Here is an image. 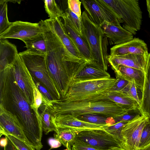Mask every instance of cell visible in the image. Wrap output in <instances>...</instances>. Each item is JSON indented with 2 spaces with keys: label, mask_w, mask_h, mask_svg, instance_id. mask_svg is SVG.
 <instances>
[{
  "label": "cell",
  "mask_w": 150,
  "mask_h": 150,
  "mask_svg": "<svg viewBox=\"0 0 150 150\" xmlns=\"http://www.w3.org/2000/svg\"><path fill=\"white\" fill-rule=\"evenodd\" d=\"M42 30L46 45L47 67L62 99L73 83L74 76L91 62L72 55L49 27H44Z\"/></svg>",
  "instance_id": "6da1fadb"
},
{
  "label": "cell",
  "mask_w": 150,
  "mask_h": 150,
  "mask_svg": "<svg viewBox=\"0 0 150 150\" xmlns=\"http://www.w3.org/2000/svg\"><path fill=\"white\" fill-rule=\"evenodd\" d=\"M48 107L53 116L61 115L75 117L82 114L95 113L114 118L128 111L108 99L98 97L96 94L76 100H54L50 101Z\"/></svg>",
  "instance_id": "7a4b0ae2"
},
{
  "label": "cell",
  "mask_w": 150,
  "mask_h": 150,
  "mask_svg": "<svg viewBox=\"0 0 150 150\" xmlns=\"http://www.w3.org/2000/svg\"><path fill=\"white\" fill-rule=\"evenodd\" d=\"M10 87L7 109L11 108L17 116L20 126L29 144L36 150L43 147L41 142L43 131L41 122L21 91L14 81L9 67Z\"/></svg>",
  "instance_id": "3957f363"
},
{
  "label": "cell",
  "mask_w": 150,
  "mask_h": 150,
  "mask_svg": "<svg viewBox=\"0 0 150 150\" xmlns=\"http://www.w3.org/2000/svg\"><path fill=\"white\" fill-rule=\"evenodd\" d=\"M81 21L83 35L88 45L92 62L107 71L108 69V38L104 34L99 25L93 22L84 11Z\"/></svg>",
  "instance_id": "277c9868"
},
{
  "label": "cell",
  "mask_w": 150,
  "mask_h": 150,
  "mask_svg": "<svg viewBox=\"0 0 150 150\" xmlns=\"http://www.w3.org/2000/svg\"><path fill=\"white\" fill-rule=\"evenodd\" d=\"M32 76L43 86L55 100L61 99L57 87L47 67L45 54L27 50L19 53Z\"/></svg>",
  "instance_id": "5b68a950"
},
{
  "label": "cell",
  "mask_w": 150,
  "mask_h": 150,
  "mask_svg": "<svg viewBox=\"0 0 150 150\" xmlns=\"http://www.w3.org/2000/svg\"><path fill=\"white\" fill-rule=\"evenodd\" d=\"M103 1L121 18L122 27L135 35L141 27L142 12L138 0H110Z\"/></svg>",
  "instance_id": "8992f818"
},
{
  "label": "cell",
  "mask_w": 150,
  "mask_h": 150,
  "mask_svg": "<svg viewBox=\"0 0 150 150\" xmlns=\"http://www.w3.org/2000/svg\"><path fill=\"white\" fill-rule=\"evenodd\" d=\"M116 78H110L74 81L65 96L67 100H79L91 95L108 91L116 81Z\"/></svg>",
  "instance_id": "52a82bcc"
},
{
  "label": "cell",
  "mask_w": 150,
  "mask_h": 150,
  "mask_svg": "<svg viewBox=\"0 0 150 150\" xmlns=\"http://www.w3.org/2000/svg\"><path fill=\"white\" fill-rule=\"evenodd\" d=\"M90 19L100 25L107 21L117 26L123 23L121 18L103 0L81 1Z\"/></svg>",
  "instance_id": "ba28073f"
},
{
  "label": "cell",
  "mask_w": 150,
  "mask_h": 150,
  "mask_svg": "<svg viewBox=\"0 0 150 150\" xmlns=\"http://www.w3.org/2000/svg\"><path fill=\"white\" fill-rule=\"evenodd\" d=\"M76 141L101 150H112L116 148H122L119 138L105 129L78 132Z\"/></svg>",
  "instance_id": "9c48e42d"
},
{
  "label": "cell",
  "mask_w": 150,
  "mask_h": 150,
  "mask_svg": "<svg viewBox=\"0 0 150 150\" xmlns=\"http://www.w3.org/2000/svg\"><path fill=\"white\" fill-rule=\"evenodd\" d=\"M13 79L31 107L34 105L33 88L36 85L33 77L18 54L9 66Z\"/></svg>",
  "instance_id": "30bf717a"
},
{
  "label": "cell",
  "mask_w": 150,
  "mask_h": 150,
  "mask_svg": "<svg viewBox=\"0 0 150 150\" xmlns=\"http://www.w3.org/2000/svg\"><path fill=\"white\" fill-rule=\"evenodd\" d=\"M148 121L143 113L128 122L123 127L120 134L121 147L125 150H138L142 130Z\"/></svg>",
  "instance_id": "8fae6325"
},
{
  "label": "cell",
  "mask_w": 150,
  "mask_h": 150,
  "mask_svg": "<svg viewBox=\"0 0 150 150\" xmlns=\"http://www.w3.org/2000/svg\"><path fill=\"white\" fill-rule=\"evenodd\" d=\"M43 33L39 23L21 21L12 22L10 27L0 34V39L13 38L21 40L30 38Z\"/></svg>",
  "instance_id": "7c38bea8"
},
{
  "label": "cell",
  "mask_w": 150,
  "mask_h": 150,
  "mask_svg": "<svg viewBox=\"0 0 150 150\" xmlns=\"http://www.w3.org/2000/svg\"><path fill=\"white\" fill-rule=\"evenodd\" d=\"M11 135L29 144L21 129L17 116L0 105V134Z\"/></svg>",
  "instance_id": "4fadbf2b"
},
{
  "label": "cell",
  "mask_w": 150,
  "mask_h": 150,
  "mask_svg": "<svg viewBox=\"0 0 150 150\" xmlns=\"http://www.w3.org/2000/svg\"><path fill=\"white\" fill-rule=\"evenodd\" d=\"M53 117L54 122L58 128L70 129L77 132L87 130L105 129L110 126L86 122L71 116L59 115L53 116Z\"/></svg>",
  "instance_id": "5bb4252c"
},
{
  "label": "cell",
  "mask_w": 150,
  "mask_h": 150,
  "mask_svg": "<svg viewBox=\"0 0 150 150\" xmlns=\"http://www.w3.org/2000/svg\"><path fill=\"white\" fill-rule=\"evenodd\" d=\"M148 56L134 54L118 56L109 54L108 59L114 71L120 66L133 68L144 71Z\"/></svg>",
  "instance_id": "9a60e30c"
},
{
  "label": "cell",
  "mask_w": 150,
  "mask_h": 150,
  "mask_svg": "<svg viewBox=\"0 0 150 150\" xmlns=\"http://www.w3.org/2000/svg\"><path fill=\"white\" fill-rule=\"evenodd\" d=\"M128 54H140L148 56L149 54L146 43L139 38H134L130 41L115 45L110 49V55H122Z\"/></svg>",
  "instance_id": "2e32d148"
},
{
  "label": "cell",
  "mask_w": 150,
  "mask_h": 150,
  "mask_svg": "<svg viewBox=\"0 0 150 150\" xmlns=\"http://www.w3.org/2000/svg\"><path fill=\"white\" fill-rule=\"evenodd\" d=\"M104 35L111 44L118 45L127 42L134 38V35L121 26L107 21L99 25Z\"/></svg>",
  "instance_id": "e0dca14e"
},
{
  "label": "cell",
  "mask_w": 150,
  "mask_h": 150,
  "mask_svg": "<svg viewBox=\"0 0 150 150\" xmlns=\"http://www.w3.org/2000/svg\"><path fill=\"white\" fill-rule=\"evenodd\" d=\"M45 21L72 55L76 58L86 60L81 54L74 42L66 33L63 23L60 18L54 19L49 18Z\"/></svg>",
  "instance_id": "ac0fdd59"
},
{
  "label": "cell",
  "mask_w": 150,
  "mask_h": 150,
  "mask_svg": "<svg viewBox=\"0 0 150 150\" xmlns=\"http://www.w3.org/2000/svg\"><path fill=\"white\" fill-rule=\"evenodd\" d=\"M62 18L66 33L73 42L81 54L85 59L92 62L89 48L84 36L79 35L64 13Z\"/></svg>",
  "instance_id": "d6986e66"
},
{
  "label": "cell",
  "mask_w": 150,
  "mask_h": 150,
  "mask_svg": "<svg viewBox=\"0 0 150 150\" xmlns=\"http://www.w3.org/2000/svg\"><path fill=\"white\" fill-rule=\"evenodd\" d=\"M110 77V75L107 71L99 68L93 63L89 62L74 76L73 82Z\"/></svg>",
  "instance_id": "ffe728a7"
},
{
  "label": "cell",
  "mask_w": 150,
  "mask_h": 150,
  "mask_svg": "<svg viewBox=\"0 0 150 150\" xmlns=\"http://www.w3.org/2000/svg\"><path fill=\"white\" fill-rule=\"evenodd\" d=\"M18 53L14 44L6 39H0V71L9 66Z\"/></svg>",
  "instance_id": "44dd1931"
},
{
  "label": "cell",
  "mask_w": 150,
  "mask_h": 150,
  "mask_svg": "<svg viewBox=\"0 0 150 150\" xmlns=\"http://www.w3.org/2000/svg\"><path fill=\"white\" fill-rule=\"evenodd\" d=\"M129 82H132L142 92L144 79V71L140 69L124 66H120L115 71Z\"/></svg>",
  "instance_id": "7402d4cb"
},
{
  "label": "cell",
  "mask_w": 150,
  "mask_h": 150,
  "mask_svg": "<svg viewBox=\"0 0 150 150\" xmlns=\"http://www.w3.org/2000/svg\"><path fill=\"white\" fill-rule=\"evenodd\" d=\"M144 79L140 108L147 117H150V52L144 70Z\"/></svg>",
  "instance_id": "603a6c76"
},
{
  "label": "cell",
  "mask_w": 150,
  "mask_h": 150,
  "mask_svg": "<svg viewBox=\"0 0 150 150\" xmlns=\"http://www.w3.org/2000/svg\"><path fill=\"white\" fill-rule=\"evenodd\" d=\"M100 95L102 97L115 102L127 110L137 107L140 108L139 104L135 100L119 92L107 91L100 93Z\"/></svg>",
  "instance_id": "cb8c5ba5"
},
{
  "label": "cell",
  "mask_w": 150,
  "mask_h": 150,
  "mask_svg": "<svg viewBox=\"0 0 150 150\" xmlns=\"http://www.w3.org/2000/svg\"><path fill=\"white\" fill-rule=\"evenodd\" d=\"M40 115L42 129L45 134L53 131L57 133L58 128L53 121V116L51 114L48 106L42 103L38 109Z\"/></svg>",
  "instance_id": "d4e9b609"
},
{
  "label": "cell",
  "mask_w": 150,
  "mask_h": 150,
  "mask_svg": "<svg viewBox=\"0 0 150 150\" xmlns=\"http://www.w3.org/2000/svg\"><path fill=\"white\" fill-rule=\"evenodd\" d=\"M27 50L37 53L46 54L47 47L43 33L33 37L22 40Z\"/></svg>",
  "instance_id": "484cf974"
},
{
  "label": "cell",
  "mask_w": 150,
  "mask_h": 150,
  "mask_svg": "<svg viewBox=\"0 0 150 150\" xmlns=\"http://www.w3.org/2000/svg\"><path fill=\"white\" fill-rule=\"evenodd\" d=\"M76 117L81 120L92 124L111 126L115 123L114 118L99 113H87Z\"/></svg>",
  "instance_id": "4316f807"
},
{
  "label": "cell",
  "mask_w": 150,
  "mask_h": 150,
  "mask_svg": "<svg viewBox=\"0 0 150 150\" xmlns=\"http://www.w3.org/2000/svg\"><path fill=\"white\" fill-rule=\"evenodd\" d=\"M58 128V132L54 134V138L67 148H71L75 142L78 132L69 129Z\"/></svg>",
  "instance_id": "83f0119b"
},
{
  "label": "cell",
  "mask_w": 150,
  "mask_h": 150,
  "mask_svg": "<svg viewBox=\"0 0 150 150\" xmlns=\"http://www.w3.org/2000/svg\"><path fill=\"white\" fill-rule=\"evenodd\" d=\"M44 1L45 10L49 18L54 19L56 18H62L64 13L55 1L45 0Z\"/></svg>",
  "instance_id": "f1b7e54d"
},
{
  "label": "cell",
  "mask_w": 150,
  "mask_h": 150,
  "mask_svg": "<svg viewBox=\"0 0 150 150\" xmlns=\"http://www.w3.org/2000/svg\"><path fill=\"white\" fill-rule=\"evenodd\" d=\"M7 2L0 0V34L6 30L12 22L9 21L7 15Z\"/></svg>",
  "instance_id": "f546056e"
},
{
  "label": "cell",
  "mask_w": 150,
  "mask_h": 150,
  "mask_svg": "<svg viewBox=\"0 0 150 150\" xmlns=\"http://www.w3.org/2000/svg\"><path fill=\"white\" fill-rule=\"evenodd\" d=\"M143 113L139 107H137L114 118L115 123L122 122H129L142 115Z\"/></svg>",
  "instance_id": "4dcf8cb0"
},
{
  "label": "cell",
  "mask_w": 150,
  "mask_h": 150,
  "mask_svg": "<svg viewBox=\"0 0 150 150\" xmlns=\"http://www.w3.org/2000/svg\"><path fill=\"white\" fill-rule=\"evenodd\" d=\"M137 89L138 88L134 83L129 82L122 89L117 92L120 93L125 96L135 100L140 106L141 100L138 96Z\"/></svg>",
  "instance_id": "1f68e13d"
},
{
  "label": "cell",
  "mask_w": 150,
  "mask_h": 150,
  "mask_svg": "<svg viewBox=\"0 0 150 150\" xmlns=\"http://www.w3.org/2000/svg\"><path fill=\"white\" fill-rule=\"evenodd\" d=\"M70 23L76 30L81 36H83L82 23L81 19L72 12L69 8L64 13Z\"/></svg>",
  "instance_id": "d6a6232c"
},
{
  "label": "cell",
  "mask_w": 150,
  "mask_h": 150,
  "mask_svg": "<svg viewBox=\"0 0 150 150\" xmlns=\"http://www.w3.org/2000/svg\"><path fill=\"white\" fill-rule=\"evenodd\" d=\"M150 144V117L142 130L138 150L142 149Z\"/></svg>",
  "instance_id": "836d02e7"
},
{
  "label": "cell",
  "mask_w": 150,
  "mask_h": 150,
  "mask_svg": "<svg viewBox=\"0 0 150 150\" xmlns=\"http://www.w3.org/2000/svg\"><path fill=\"white\" fill-rule=\"evenodd\" d=\"M4 135L10 140L19 150H35L28 144L11 135L6 134Z\"/></svg>",
  "instance_id": "e575fe53"
},
{
  "label": "cell",
  "mask_w": 150,
  "mask_h": 150,
  "mask_svg": "<svg viewBox=\"0 0 150 150\" xmlns=\"http://www.w3.org/2000/svg\"><path fill=\"white\" fill-rule=\"evenodd\" d=\"M128 122H117L108 126L105 130L117 137L119 138L120 142V134L122 128Z\"/></svg>",
  "instance_id": "d590c367"
},
{
  "label": "cell",
  "mask_w": 150,
  "mask_h": 150,
  "mask_svg": "<svg viewBox=\"0 0 150 150\" xmlns=\"http://www.w3.org/2000/svg\"><path fill=\"white\" fill-rule=\"evenodd\" d=\"M116 81L109 91L119 92L129 82L119 75H116Z\"/></svg>",
  "instance_id": "8d00e7d4"
},
{
  "label": "cell",
  "mask_w": 150,
  "mask_h": 150,
  "mask_svg": "<svg viewBox=\"0 0 150 150\" xmlns=\"http://www.w3.org/2000/svg\"><path fill=\"white\" fill-rule=\"evenodd\" d=\"M81 2L79 0H68V6L70 10L81 19L82 14L81 8Z\"/></svg>",
  "instance_id": "74e56055"
},
{
  "label": "cell",
  "mask_w": 150,
  "mask_h": 150,
  "mask_svg": "<svg viewBox=\"0 0 150 150\" xmlns=\"http://www.w3.org/2000/svg\"><path fill=\"white\" fill-rule=\"evenodd\" d=\"M33 78L36 86L42 96L43 99H46L50 101L55 100L47 89L40 82L33 77Z\"/></svg>",
  "instance_id": "f35d334b"
},
{
  "label": "cell",
  "mask_w": 150,
  "mask_h": 150,
  "mask_svg": "<svg viewBox=\"0 0 150 150\" xmlns=\"http://www.w3.org/2000/svg\"><path fill=\"white\" fill-rule=\"evenodd\" d=\"M71 149L72 150H101L76 141H75Z\"/></svg>",
  "instance_id": "ab89813d"
},
{
  "label": "cell",
  "mask_w": 150,
  "mask_h": 150,
  "mask_svg": "<svg viewBox=\"0 0 150 150\" xmlns=\"http://www.w3.org/2000/svg\"><path fill=\"white\" fill-rule=\"evenodd\" d=\"M48 142L51 147V149L59 147L62 144L58 139L53 138H49L48 139Z\"/></svg>",
  "instance_id": "60d3db41"
},
{
  "label": "cell",
  "mask_w": 150,
  "mask_h": 150,
  "mask_svg": "<svg viewBox=\"0 0 150 150\" xmlns=\"http://www.w3.org/2000/svg\"><path fill=\"white\" fill-rule=\"evenodd\" d=\"M8 140L7 144L4 147V150H19L8 139Z\"/></svg>",
  "instance_id": "b9f144b4"
},
{
  "label": "cell",
  "mask_w": 150,
  "mask_h": 150,
  "mask_svg": "<svg viewBox=\"0 0 150 150\" xmlns=\"http://www.w3.org/2000/svg\"><path fill=\"white\" fill-rule=\"evenodd\" d=\"M8 142V139L6 137L2 138L0 140V145L1 146L5 147L7 145Z\"/></svg>",
  "instance_id": "7bdbcfd3"
},
{
  "label": "cell",
  "mask_w": 150,
  "mask_h": 150,
  "mask_svg": "<svg viewBox=\"0 0 150 150\" xmlns=\"http://www.w3.org/2000/svg\"><path fill=\"white\" fill-rule=\"evenodd\" d=\"M146 4L147 10L148 12L150 18V0H147L146 1Z\"/></svg>",
  "instance_id": "ee69618b"
},
{
  "label": "cell",
  "mask_w": 150,
  "mask_h": 150,
  "mask_svg": "<svg viewBox=\"0 0 150 150\" xmlns=\"http://www.w3.org/2000/svg\"><path fill=\"white\" fill-rule=\"evenodd\" d=\"M6 1L8 2H12L13 3H17L18 4H20L21 2V0H6Z\"/></svg>",
  "instance_id": "f6af8a7d"
},
{
  "label": "cell",
  "mask_w": 150,
  "mask_h": 150,
  "mask_svg": "<svg viewBox=\"0 0 150 150\" xmlns=\"http://www.w3.org/2000/svg\"><path fill=\"white\" fill-rule=\"evenodd\" d=\"M139 150H150V144L144 148Z\"/></svg>",
  "instance_id": "bcb514c9"
},
{
  "label": "cell",
  "mask_w": 150,
  "mask_h": 150,
  "mask_svg": "<svg viewBox=\"0 0 150 150\" xmlns=\"http://www.w3.org/2000/svg\"><path fill=\"white\" fill-rule=\"evenodd\" d=\"M112 150H125L122 148H116L113 149Z\"/></svg>",
  "instance_id": "7dc6e473"
},
{
  "label": "cell",
  "mask_w": 150,
  "mask_h": 150,
  "mask_svg": "<svg viewBox=\"0 0 150 150\" xmlns=\"http://www.w3.org/2000/svg\"><path fill=\"white\" fill-rule=\"evenodd\" d=\"M64 150H70L69 149L67 148L66 149H64Z\"/></svg>",
  "instance_id": "c3c4849f"
},
{
  "label": "cell",
  "mask_w": 150,
  "mask_h": 150,
  "mask_svg": "<svg viewBox=\"0 0 150 150\" xmlns=\"http://www.w3.org/2000/svg\"><path fill=\"white\" fill-rule=\"evenodd\" d=\"M67 149H69L70 150H72L71 148H67Z\"/></svg>",
  "instance_id": "681fc988"
},
{
  "label": "cell",
  "mask_w": 150,
  "mask_h": 150,
  "mask_svg": "<svg viewBox=\"0 0 150 150\" xmlns=\"http://www.w3.org/2000/svg\"></svg>",
  "instance_id": "f907efd6"
}]
</instances>
